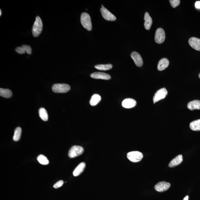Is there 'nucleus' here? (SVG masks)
I'll return each instance as SVG.
<instances>
[{"label": "nucleus", "instance_id": "obj_1", "mask_svg": "<svg viewBox=\"0 0 200 200\" xmlns=\"http://www.w3.org/2000/svg\"><path fill=\"white\" fill-rule=\"evenodd\" d=\"M43 29V23L40 17H36L35 21L33 25L32 32L35 37H38L41 34Z\"/></svg>", "mask_w": 200, "mask_h": 200}, {"label": "nucleus", "instance_id": "obj_2", "mask_svg": "<svg viewBox=\"0 0 200 200\" xmlns=\"http://www.w3.org/2000/svg\"><path fill=\"white\" fill-rule=\"evenodd\" d=\"M80 22L84 28L88 31H91L92 24L91 18L88 14L86 12L82 13L81 15Z\"/></svg>", "mask_w": 200, "mask_h": 200}, {"label": "nucleus", "instance_id": "obj_3", "mask_svg": "<svg viewBox=\"0 0 200 200\" xmlns=\"http://www.w3.org/2000/svg\"><path fill=\"white\" fill-rule=\"evenodd\" d=\"M70 89V86L68 84L65 83L55 84L52 87L53 91L56 93L67 92Z\"/></svg>", "mask_w": 200, "mask_h": 200}, {"label": "nucleus", "instance_id": "obj_4", "mask_svg": "<svg viewBox=\"0 0 200 200\" xmlns=\"http://www.w3.org/2000/svg\"><path fill=\"white\" fill-rule=\"evenodd\" d=\"M84 152V149L81 146L74 145L70 149L68 156L71 158H74L82 154Z\"/></svg>", "mask_w": 200, "mask_h": 200}, {"label": "nucleus", "instance_id": "obj_5", "mask_svg": "<svg viewBox=\"0 0 200 200\" xmlns=\"http://www.w3.org/2000/svg\"><path fill=\"white\" fill-rule=\"evenodd\" d=\"M127 158L129 161L133 162H138L141 161L143 158V155L138 151H132L129 152L127 154Z\"/></svg>", "mask_w": 200, "mask_h": 200}, {"label": "nucleus", "instance_id": "obj_6", "mask_svg": "<svg viewBox=\"0 0 200 200\" xmlns=\"http://www.w3.org/2000/svg\"><path fill=\"white\" fill-rule=\"evenodd\" d=\"M167 94L168 91L166 88H163L160 89L156 92L153 96V103L155 104L160 100L164 99L166 98Z\"/></svg>", "mask_w": 200, "mask_h": 200}, {"label": "nucleus", "instance_id": "obj_7", "mask_svg": "<svg viewBox=\"0 0 200 200\" xmlns=\"http://www.w3.org/2000/svg\"><path fill=\"white\" fill-rule=\"evenodd\" d=\"M165 39V34L162 28H158L156 31L155 41L157 44L162 43Z\"/></svg>", "mask_w": 200, "mask_h": 200}, {"label": "nucleus", "instance_id": "obj_8", "mask_svg": "<svg viewBox=\"0 0 200 200\" xmlns=\"http://www.w3.org/2000/svg\"><path fill=\"white\" fill-rule=\"evenodd\" d=\"M101 8V12L102 17L106 20L114 21L116 20V17L113 14L105 8L103 5Z\"/></svg>", "mask_w": 200, "mask_h": 200}, {"label": "nucleus", "instance_id": "obj_9", "mask_svg": "<svg viewBox=\"0 0 200 200\" xmlns=\"http://www.w3.org/2000/svg\"><path fill=\"white\" fill-rule=\"evenodd\" d=\"M171 186V184L168 182L165 181H162L159 182L155 186V189L157 191L163 192L166 191Z\"/></svg>", "mask_w": 200, "mask_h": 200}, {"label": "nucleus", "instance_id": "obj_10", "mask_svg": "<svg viewBox=\"0 0 200 200\" xmlns=\"http://www.w3.org/2000/svg\"><path fill=\"white\" fill-rule=\"evenodd\" d=\"M131 57L136 66L139 67L142 66L143 61L142 57L138 53L136 52H132L131 54Z\"/></svg>", "mask_w": 200, "mask_h": 200}, {"label": "nucleus", "instance_id": "obj_11", "mask_svg": "<svg viewBox=\"0 0 200 200\" xmlns=\"http://www.w3.org/2000/svg\"><path fill=\"white\" fill-rule=\"evenodd\" d=\"M136 104L137 103L135 100L131 98H127L122 101V105L125 108L130 109L135 107Z\"/></svg>", "mask_w": 200, "mask_h": 200}, {"label": "nucleus", "instance_id": "obj_12", "mask_svg": "<svg viewBox=\"0 0 200 200\" xmlns=\"http://www.w3.org/2000/svg\"><path fill=\"white\" fill-rule=\"evenodd\" d=\"M90 77L95 79H101L103 80H109L111 77L109 74L104 72H96L90 74Z\"/></svg>", "mask_w": 200, "mask_h": 200}, {"label": "nucleus", "instance_id": "obj_13", "mask_svg": "<svg viewBox=\"0 0 200 200\" xmlns=\"http://www.w3.org/2000/svg\"><path fill=\"white\" fill-rule=\"evenodd\" d=\"M189 44L192 48L200 51V39L195 37L190 38L189 40Z\"/></svg>", "mask_w": 200, "mask_h": 200}, {"label": "nucleus", "instance_id": "obj_14", "mask_svg": "<svg viewBox=\"0 0 200 200\" xmlns=\"http://www.w3.org/2000/svg\"><path fill=\"white\" fill-rule=\"evenodd\" d=\"M169 62L167 59L164 58L160 60L158 63V69L159 71L164 70L169 65Z\"/></svg>", "mask_w": 200, "mask_h": 200}, {"label": "nucleus", "instance_id": "obj_15", "mask_svg": "<svg viewBox=\"0 0 200 200\" xmlns=\"http://www.w3.org/2000/svg\"><path fill=\"white\" fill-rule=\"evenodd\" d=\"M183 161V156L179 155L173 159L169 163V166L170 168L174 167L180 165Z\"/></svg>", "mask_w": 200, "mask_h": 200}, {"label": "nucleus", "instance_id": "obj_16", "mask_svg": "<svg viewBox=\"0 0 200 200\" xmlns=\"http://www.w3.org/2000/svg\"><path fill=\"white\" fill-rule=\"evenodd\" d=\"M144 27L145 29L149 30L150 29L152 24V20L148 12H146L144 17Z\"/></svg>", "mask_w": 200, "mask_h": 200}, {"label": "nucleus", "instance_id": "obj_17", "mask_svg": "<svg viewBox=\"0 0 200 200\" xmlns=\"http://www.w3.org/2000/svg\"><path fill=\"white\" fill-rule=\"evenodd\" d=\"M86 167L85 163L82 162L77 166L73 172V175L74 177H77L80 175L83 172Z\"/></svg>", "mask_w": 200, "mask_h": 200}, {"label": "nucleus", "instance_id": "obj_18", "mask_svg": "<svg viewBox=\"0 0 200 200\" xmlns=\"http://www.w3.org/2000/svg\"><path fill=\"white\" fill-rule=\"evenodd\" d=\"M188 108L189 110L193 111L195 109H200V101L199 100H194L189 102L187 105Z\"/></svg>", "mask_w": 200, "mask_h": 200}, {"label": "nucleus", "instance_id": "obj_19", "mask_svg": "<svg viewBox=\"0 0 200 200\" xmlns=\"http://www.w3.org/2000/svg\"><path fill=\"white\" fill-rule=\"evenodd\" d=\"M0 95L5 98H10L12 97V93L9 89H0Z\"/></svg>", "mask_w": 200, "mask_h": 200}, {"label": "nucleus", "instance_id": "obj_20", "mask_svg": "<svg viewBox=\"0 0 200 200\" xmlns=\"http://www.w3.org/2000/svg\"><path fill=\"white\" fill-rule=\"evenodd\" d=\"M101 96L99 95H93L90 100V104L92 106H96L101 101Z\"/></svg>", "mask_w": 200, "mask_h": 200}, {"label": "nucleus", "instance_id": "obj_21", "mask_svg": "<svg viewBox=\"0 0 200 200\" xmlns=\"http://www.w3.org/2000/svg\"><path fill=\"white\" fill-rule=\"evenodd\" d=\"M190 128L193 131H200V120L191 122L190 124Z\"/></svg>", "mask_w": 200, "mask_h": 200}, {"label": "nucleus", "instance_id": "obj_22", "mask_svg": "<svg viewBox=\"0 0 200 200\" xmlns=\"http://www.w3.org/2000/svg\"><path fill=\"white\" fill-rule=\"evenodd\" d=\"M39 117L44 121H47L48 120V115L47 110L44 108H41L39 109Z\"/></svg>", "mask_w": 200, "mask_h": 200}, {"label": "nucleus", "instance_id": "obj_23", "mask_svg": "<svg viewBox=\"0 0 200 200\" xmlns=\"http://www.w3.org/2000/svg\"><path fill=\"white\" fill-rule=\"evenodd\" d=\"M112 65L111 64L98 65L95 66L96 69L101 71H108L112 69Z\"/></svg>", "mask_w": 200, "mask_h": 200}, {"label": "nucleus", "instance_id": "obj_24", "mask_svg": "<svg viewBox=\"0 0 200 200\" xmlns=\"http://www.w3.org/2000/svg\"><path fill=\"white\" fill-rule=\"evenodd\" d=\"M22 133L21 128L18 127L16 128L14 131V134L13 137V140L14 141L17 142L20 140L21 137Z\"/></svg>", "mask_w": 200, "mask_h": 200}, {"label": "nucleus", "instance_id": "obj_25", "mask_svg": "<svg viewBox=\"0 0 200 200\" xmlns=\"http://www.w3.org/2000/svg\"><path fill=\"white\" fill-rule=\"evenodd\" d=\"M37 160L40 163L43 165H47L49 163V161L47 157L43 155H40L38 157Z\"/></svg>", "mask_w": 200, "mask_h": 200}, {"label": "nucleus", "instance_id": "obj_26", "mask_svg": "<svg viewBox=\"0 0 200 200\" xmlns=\"http://www.w3.org/2000/svg\"><path fill=\"white\" fill-rule=\"evenodd\" d=\"M21 47L24 50L26 53H28L29 55L31 54L32 49L30 46L26 45V44H23Z\"/></svg>", "mask_w": 200, "mask_h": 200}, {"label": "nucleus", "instance_id": "obj_27", "mask_svg": "<svg viewBox=\"0 0 200 200\" xmlns=\"http://www.w3.org/2000/svg\"><path fill=\"white\" fill-rule=\"evenodd\" d=\"M171 6L173 8H175L180 4V1L179 0H170L169 1Z\"/></svg>", "mask_w": 200, "mask_h": 200}, {"label": "nucleus", "instance_id": "obj_28", "mask_svg": "<svg viewBox=\"0 0 200 200\" xmlns=\"http://www.w3.org/2000/svg\"><path fill=\"white\" fill-rule=\"evenodd\" d=\"M64 184V182L62 180H59V181L57 182L54 185H53V188L55 189H57L60 188Z\"/></svg>", "mask_w": 200, "mask_h": 200}, {"label": "nucleus", "instance_id": "obj_29", "mask_svg": "<svg viewBox=\"0 0 200 200\" xmlns=\"http://www.w3.org/2000/svg\"><path fill=\"white\" fill-rule=\"evenodd\" d=\"M16 52L20 54H23L26 53L24 50L21 47H18L15 49Z\"/></svg>", "mask_w": 200, "mask_h": 200}, {"label": "nucleus", "instance_id": "obj_30", "mask_svg": "<svg viewBox=\"0 0 200 200\" xmlns=\"http://www.w3.org/2000/svg\"><path fill=\"white\" fill-rule=\"evenodd\" d=\"M195 7L197 9H200V1H196L195 4Z\"/></svg>", "mask_w": 200, "mask_h": 200}, {"label": "nucleus", "instance_id": "obj_31", "mask_svg": "<svg viewBox=\"0 0 200 200\" xmlns=\"http://www.w3.org/2000/svg\"><path fill=\"white\" fill-rule=\"evenodd\" d=\"M188 199L189 196H186L185 198H184L183 200H188Z\"/></svg>", "mask_w": 200, "mask_h": 200}, {"label": "nucleus", "instance_id": "obj_32", "mask_svg": "<svg viewBox=\"0 0 200 200\" xmlns=\"http://www.w3.org/2000/svg\"><path fill=\"white\" fill-rule=\"evenodd\" d=\"M2 11L1 9V10H0V16L2 15Z\"/></svg>", "mask_w": 200, "mask_h": 200}, {"label": "nucleus", "instance_id": "obj_33", "mask_svg": "<svg viewBox=\"0 0 200 200\" xmlns=\"http://www.w3.org/2000/svg\"><path fill=\"white\" fill-rule=\"evenodd\" d=\"M199 78H200V74H199Z\"/></svg>", "mask_w": 200, "mask_h": 200}]
</instances>
